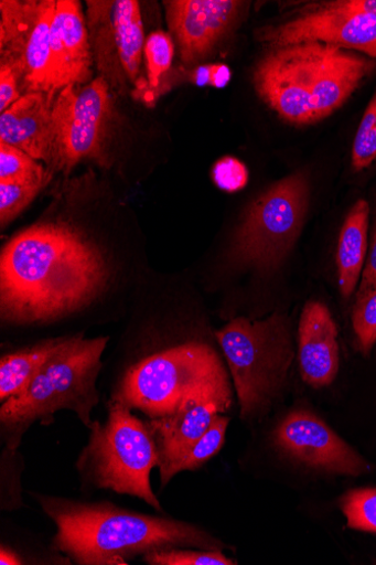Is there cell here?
I'll use <instances>...</instances> for the list:
<instances>
[{"mask_svg": "<svg viewBox=\"0 0 376 565\" xmlns=\"http://www.w3.org/2000/svg\"><path fill=\"white\" fill-rule=\"evenodd\" d=\"M232 78V72L226 65H211L208 85L213 87H225Z\"/></svg>", "mask_w": 376, "mask_h": 565, "instance_id": "33", "label": "cell"}, {"mask_svg": "<svg viewBox=\"0 0 376 565\" xmlns=\"http://www.w3.org/2000/svg\"><path fill=\"white\" fill-rule=\"evenodd\" d=\"M45 186V184L0 182V223H2V228L12 223Z\"/></svg>", "mask_w": 376, "mask_h": 565, "instance_id": "29", "label": "cell"}, {"mask_svg": "<svg viewBox=\"0 0 376 565\" xmlns=\"http://www.w3.org/2000/svg\"><path fill=\"white\" fill-rule=\"evenodd\" d=\"M26 493L57 527L51 548L73 564L128 565L147 553L176 547L235 551L205 529L165 513L148 515L107 500Z\"/></svg>", "mask_w": 376, "mask_h": 565, "instance_id": "2", "label": "cell"}, {"mask_svg": "<svg viewBox=\"0 0 376 565\" xmlns=\"http://www.w3.org/2000/svg\"><path fill=\"white\" fill-rule=\"evenodd\" d=\"M341 507L350 529L376 534V488L347 492Z\"/></svg>", "mask_w": 376, "mask_h": 565, "instance_id": "25", "label": "cell"}, {"mask_svg": "<svg viewBox=\"0 0 376 565\" xmlns=\"http://www.w3.org/2000/svg\"><path fill=\"white\" fill-rule=\"evenodd\" d=\"M56 94L32 92L22 95L0 116V141L17 147L34 160L53 164L52 107Z\"/></svg>", "mask_w": 376, "mask_h": 565, "instance_id": "18", "label": "cell"}, {"mask_svg": "<svg viewBox=\"0 0 376 565\" xmlns=\"http://www.w3.org/2000/svg\"><path fill=\"white\" fill-rule=\"evenodd\" d=\"M273 444L289 458L315 471L357 478L367 461L324 420L307 409L292 411L275 429Z\"/></svg>", "mask_w": 376, "mask_h": 565, "instance_id": "14", "label": "cell"}, {"mask_svg": "<svg viewBox=\"0 0 376 565\" xmlns=\"http://www.w3.org/2000/svg\"><path fill=\"white\" fill-rule=\"evenodd\" d=\"M15 72L6 64H0V113L10 109L22 95Z\"/></svg>", "mask_w": 376, "mask_h": 565, "instance_id": "31", "label": "cell"}, {"mask_svg": "<svg viewBox=\"0 0 376 565\" xmlns=\"http://www.w3.org/2000/svg\"><path fill=\"white\" fill-rule=\"evenodd\" d=\"M74 335L43 339L3 353L0 358V404L22 395L49 359Z\"/></svg>", "mask_w": 376, "mask_h": 565, "instance_id": "19", "label": "cell"}, {"mask_svg": "<svg viewBox=\"0 0 376 565\" xmlns=\"http://www.w3.org/2000/svg\"><path fill=\"white\" fill-rule=\"evenodd\" d=\"M353 9L372 14L376 18V0H347Z\"/></svg>", "mask_w": 376, "mask_h": 565, "instance_id": "34", "label": "cell"}, {"mask_svg": "<svg viewBox=\"0 0 376 565\" xmlns=\"http://www.w3.org/2000/svg\"><path fill=\"white\" fill-rule=\"evenodd\" d=\"M111 278L101 248L68 222H45L15 235L0 262V319L6 327L61 322L96 301Z\"/></svg>", "mask_w": 376, "mask_h": 565, "instance_id": "1", "label": "cell"}, {"mask_svg": "<svg viewBox=\"0 0 376 565\" xmlns=\"http://www.w3.org/2000/svg\"><path fill=\"white\" fill-rule=\"evenodd\" d=\"M174 42L170 34L157 31L148 36L143 53L150 86H158L161 76L170 71L174 60Z\"/></svg>", "mask_w": 376, "mask_h": 565, "instance_id": "27", "label": "cell"}, {"mask_svg": "<svg viewBox=\"0 0 376 565\" xmlns=\"http://www.w3.org/2000/svg\"><path fill=\"white\" fill-rule=\"evenodd\" d=\"M258 39L270 47L321 42L376 61V18L353 9L347 0L324 2L292 20L261 29Z\"/></svg>", "mask_w": 376, "mask_h": 565, "instance_id": "12", "label": "cell"}, {"mask_svg": "<svg viewBox=\"0 0 376 565\" xmlns=\"http://www.w3.org/2000/svg\"><path fill=\"white\" fill-rule=\"evenodd\" d=\"M214 335L233 376L240 419L247 425L261 422L283 393L294 361L288 317L236 318Z\"/></svg>", "mask_w": 376, "mask_h": 565, "instance_id": "6", "label": "cell"}, {"mask_svg": "<svg viewBox=\"0 0 376 565\" xmlns=\"http://www.w3.org/2000/svg\"><path fill=\"white\" fill-rule=\"evenodd\" d=\"M309 204L304 174H292L262 192L244 215L233 244V258L258 270L277 268L296 244Z\"/></svg>", "mask_w": 376, "mask_h": 565, "instance_id": "8", "label": "cell"}, {"mask_svg": "<svg viewBox=\"0 0 376 565\" xmlns=\"http://www.w3.org/2000/svg\"><path fill=\"white\" fill-rule=\"evenodd\" d=\"M88 430L87 444L75 463L80 491L85 495L106 490L135 497L165 513L151 487L159 457L147 420L123 404L109 401L106 422H94Z\"/></svg>", "mask_w": 376, "mask_h": 565, "instance_id": "5", "label": "cell"}, {"mask_svg": "<svg viewBox=\"0 0 376 565\" xmlns=\"http://www.w3.org/2000/svg\"><path fill=\"white\" fill-rule=\"evenodd\" d=\"M57 0H3L0 3L2 64L17 74L22 90L53 94L51 36Z\"/></svg>", "mask_w": 376, "mask_h": 565, "instance_id": "11", "label": "cell"}, {"mask_svg": "<svg viewBox=\"0 0 376 565\" xmlns=\"http://www.w3.org/2000/svg\"><path fill=\"white\" fill-rule=\"evenodd\" d=\"M353 328L359 351L368 355L376 343V287L357 296L353 311Z\"/></svg>", "mask_w": 376, "mask_h": 565, "instance_id": "28", "label": "cell"}, {"mask_svg": "<svg viewBox=\"0 0 376 565\" xmlns=\"http://www.w3.org/2000/svg\"><path fill=\"white\" fill-rule=\"evenodd\" d=\"M226 374L216 349L203 340L190 339L125 365L110 401L155 419L175 413L194 391Z\"/></svg>", "mask_w": 376, "mask_h": 565, "instance_id": "7", "label": "cell"}, {"mask_svg": "<svg viewBox=\"0 0 376 565\" xmlns=\"http://www.w3.org/2000/svg\"><path fill=\"white\" fill-rule=\"evenodd\" d=\"M25 459L20 448L3 447L0 452V510L15 511L26 507L22 476Z\"/></svg>", "mask_w": 376, "mask_h": 565, "instance_id": "23", "label": "cell"}, {"mask_svg": "<svg viewBox=\"0 0 376 565\" xmlns=\"http://www.w3.org/2000/svg\"><path fill=\"white\" fill-rule=\"evenodd\" d=\"M51 179L52 172L26 152L0 141V182L46 185Z\"/></svg>", "mask_w": 376, "mask_h": 565, "instance_id": "22", "label": "cell"}, {"mask_svg": "<svg viewBox=\"0 0 376 565\" xmlns=\"http://www.w3.org/2000/svg\"><path fill=\"white\" fill-rule=\"evenodd\" d=\"M114 117L110 85L98 77L60 90L52 107V171L69 173L84 161L105 164L104 147Z\"/></svg>", "mask_w": 376, "mask_h": 565, "instance_id": "9", "label": "cell"}, {"mask_svg": "<svg viewBox=\"0 0 376 565\" xmlns=\"http://www.w3.org/2000/svg\"><path fill=\"white\" fill-rule=\"evenodd\" d=\"M214 180L227 190H238L245 185L247 181V172L244 166L235 159H226L221 161L214 169Z\"/></svg>", "mask_w": 376, "mask_h": 565, "instance_id": "30", "label": "cell"}, {"mask_svg": "<svg viewBox=\"0 0 376 565\" xmlns=\"http://www.w3.org/2000/svg\"><path fill=\"white\" fill-rule=\"evenodd\" d=\"M229 425V417L218 415L208 430L172 468L169 476L170 483L180 473L185 471L195 472L203 468L214 456H217L226 444Z\"/></svg>", "mask_w": 376, "mask_h": 565, "instance_id": "21", "label": "cell"}, {"mask_svg": "<svg viewBox=\"0 0 376 565\" xmlns=\"http://www.w3.org/2000/svg\"><path fill=\"white\" fill-rule=\"evenodd\" d=\"M194 82L196 85L204 86L208 85L210 81V66H203L195 71Z\"/></svg>", "mask_w": 376, "mask_h": 565, "instance_id": "35", "label": "cell"}, {"mask_svg": "<svg viewBox=\"0 0 376 565\" xmlns=\"http://www.w3.org/2000/svg\"><path fill=\"white\" fill-rule=\"evenodd\" d=\"M141 561L148 565H236L224 551L168 548L147 553Z\"/></svg>", "mask_w": 376, "mask_h": 565, "instance_id": "24", "label": "cell"}, {"mask_svg": "<svg viewBox=\"0 0 376 565\" xmlns=\"http://www.w3.org/2000/svg\"><path fill=\"white\" fill-rule=\"evenodd\" d=\"M92 49L79 2L58 0L51 36V88L53 94L92 77Z\"/></svg>", "mask_w": 376, "mask_h": 565, "instance_id": "16", "label": "cell"}, {"mask_svg": "<svg viewBox=\"0 0 376 565\" xmlns=\"http://www.w3.org/2000/svg\"><path fill=\"white\" fill-rule=\"evenodd\" d=\"M376 70V61L321 42L270 47L254 70L259 97L296 126L319 122L341 109Z\"/></svg>", "mask_w": 376, "mask_h": 565, "instance_id": "3", "label": "cell"}, {"mask_svg": "<svg viewBox=\"0 0 376 565\" xmlns=\"http://www.w3.org/2000/svg\"><path fill=\"white\" fill-rule=\"evenodd\" d=\"M233 405V388L226 374L194 391L175 413L147 419L158 450L161 490L170 486L169 476L178 461L208 430L214 419L228 413Z\"/></svg>", "mask_w": 376, "mask_h": 565, "instance_id": "13", "label": "cell"}, {"mask_svg": "<svg viewBox=\"0 0 376 565\" xmlns=\"http://www.w3.org/2000/svg\"><path fill=\"white\" fill-rule=\"evenodd\" d=\"M244 2L237 0H171L165 2L170 30L176 39L182 61L205 60L233 30Z\"/></svg>", "mask_w": 376, "mask_h": 565, "instance_id": "15", "label": "cell"}, {"mask_svg": "<svg viewBox=\"0 0 376 565\" xmlns=\"http://www.w3.org/2000/svg\"><path fill=\"white\" fill-rule=\"evenodd\" d=\"M109 337L85 338L84 332L53 354L28 390L0 404V440L9 448H20L34 424L50 426L61 411H72L89 429L93 409L99 403L97 380L103 369L101 355Z\"/></svg>", "mask_w": 376, "mask_h": 565, "instance_id": "4", "label": "cell"}, {"mask_svg": "<svg viewBox=\"0 0 376 565\" xmlns=\"http://www.w3.org/2000/svg\"><path fill=\"white\" fill-rule=\"evenodd\" d=\"M376 287V230L372 239L367 263L362 274L357 296L364 295Z\"/></svg>", "mask_w": 376, "mask_h": 565, "instance_id": "32", "label": "cell"}, {"mask_svg": "<svg viewBox=\"0 0 376 565\" xmlns=\"http://www.w3.org/2000/svg\"><path fill=\"white\" fill-rule=\"evenodd\" d=\"M376 160V93L368 103L356 131L352 166L356 172L369 168Z\"/></svg>", "mask_w": 376, "mask_h": 565, "instance_id": "26", "label": "cell"}, {"mask_svg": "<svg viewBox=\"0 0 376 565\" xmlns=\"http://www.w3.org/2000/svg\"><path fill=\"white\" fill-rule=\"evenodd\" d=\"M87 29L92 56L100 77L121 92L137 83L144 31L136 0H89Z\"/></svg>", "mask_w": 376, "mask_h": 565, "instance_id": "10", "label": "cell"}, {"mask_svg": "<svg viewBox=\"0 0 376 565\" xmlns=\"http://www.w3.org/2000/svg\"><path fill=\"white\" fill-rule=\"evenodd\" d=\"M369 205L361 199L350 211L341 231L337 248V268L341 292L350 298L355 291L365 267Z\"/></svg>", "mask_w": 376, "mask_h": 565, "instance_id": "20", "label": "cell"}, {"mask_svg": "<svg viewBox=\"0 0 376 565\" xmlns=\"http://www.w3.org/2000/svg\"><path fill=\"white\" fill-rule=\"evenodd\" d=\"M299 363L303 381L312 388L332 385L340 372L337 326L322 302L305 303L299 323Z\"/></svg>", "mask_w": 376, "mask_h": 565, "instance_id": "17", "label": "cell"}]
</instances>
